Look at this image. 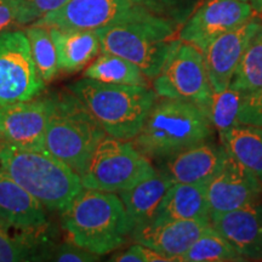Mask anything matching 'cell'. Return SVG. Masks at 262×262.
I'll return each instance as SVG.
<instances>
[{"mask_svg": "<svg viewBox=\"0 0 262 262\" xmlns=\"http://www.w3.org/2000/svg\"><path fill=\"white\" fill-rule=\"evenodd\" d=\"M61 226L68 241L98 256L119 249L133 231L117 193L85 187L61 212Z\"/></svg>", "mask_w": 262, "mask_h": 262, "instance_id": "6da1fadb", "label": "cell"}, {"mask_svg": "<svg viewBox=\"0 0 262 262\" xmlns=\"http://www.w3.org/2000/svg\"><path fill=\"white\" fill-rule=\"evenodd\" d=\"M0 171L34 196L50 212H61L83 189L80 175L47 149L22 148L4 142Z\"/></svg>", "mask_w": 262, "mask_h": 262, "instance_id": "7a4b0ae2", "label": "cell"}, {"mask_svg": "<svg viewBox=\"0 0 262 262\" xmlns=\"http://www.w3.org/2000/svg\"><path fill=\"white\" fill-rule=\"evenodd\" d=\"M182 25L160 14L98 29L101 52L130 61L153 80L181 44Z\"/></svg>", "mask_w": 262, "mask_h": 262, "instance_id": "3957f363", "label": "cell"}, {"mask_svg": "<svg viewBox=\"0 0 262 262\" xmlns=\"http://www.w3.org/2000/svg\"><path fill=\"white\" fill-rule=\"evenodd\" d=\"M106 135L134 140L158 100L153 88L108 84L81 78L68 85Z\"/></svg>", "mask_w": 262, "mask_h": 262, "instance_id": "277c9868", "label": "cell"}, {"mask_svg": "<svg viewBox=\"0 0 262 262\" xmlns=\"http://www.w3.org/2000/svg\"><path fill=\"white\" fill-rule=\"evenodd\" d=\"M214 133L202 108L185 101L158 97L140 133L131 141L147 158L159 162L210 140Z\"/></svg>", "mask_w": 262, "mask_h": 262, "instance_id": "5b68a950", "label": "cell"}, {"mask_svg": "<svg viewBox=\"0 0 262 262\" xmlns=\"http://www.w3.org/2000/svg\"><path fill=\"white\" fill-rule=\"evenodd\" d=\"M48 97L45 149L80 175L106 133L68 88Z\"/></svg>", "mask_w": 262, "mask_h": 262, "instance_id": "8992f818", "label": "cell"}, {"mask_svg": "<svg viewBox=\"0 0 262 262\" xmlns=\"http://www.w3.org/2000/svg\"><path fill=\"white\" fill-rule=\"evenodd\" d=\"M156 171L150 159L136 148L133 141L106 135L95 148L80 180L85 188L119 193Z\"/></svg>", "mask_w": 262, "mask_h": 262, "instance_id": "52a82bcc", "label": "cell"}, {"mask_svg": "<svg viewBox=\"0 0 262 262\" xmlns=\"http://www.w3.org/2000/svg\"><path fill=\"white\" fill-rule=\"evenodd\" d=\"M152 81L153 90L159 97L193 103L208 113L214 90L202 51L194 45L181 41Z\"/></svg>", "mask_w": 262, "mask_h": 262, "instance_id": "ba28073f", "label": "cell"}, {"mask_svg": "<svg viewBox=\"0 0 262 262\" xmlns=\"http://www.w3.org/2000/svg\"><path fill=\"white\" fill-rule=\"evenodd\" d=\"M152 14L158 12L152 8L149 0H68L62 8L32 25L98 31Z\"/></svg>", "mask_w": 262, "mask_h": 262, "instance_id": "9c48e42d", "label": "cell"}, {"mask_svg": "<svg viewBox=\"0 0 262 262\" xmlns=\"http://www.w3.org/2000/svg\"><path fill=\"white\" fill-rule=\"evenodd\" d=\"M45 89L22 29L0 34V106L39 96Z\"/></svg>", "mask_w": 262, "mask_h": 262, "instance_id": "30bf717a", "label": "cell"}, {"mask_svg": "<svg viewBox=\"0 0 262 262\" xmlns=\"http://www.w3.org/2000/svg\"><path fill=\"white\" fill-rule=\"evenodd\" d=\"M254 14L250 3L242 0H204L181 26L179 38L203 51L212 40L243 25Z\"/></svg>", "mask_w": 262, "mask_h": 262, "instance_id": "8fae6325", "label": "cell"}, {"mask_svg": "<svg viewBox=\"0 0 262 262\" xmlns=\"http://www.w3.org/2000/svg\"><path fill=\"white\" fill-rule=\"evenodd\" d=\"M261 25V19L254 15L243 25L216 38L202 51L214 93H221L231 85L239 62Z\"/></svg>", "mask_w": 262, "mask_h": 262, "instance_id": "7c38bea8", "label": "cell"}, {"mask_svg": "<svg viewBox=\"0 0 262 262\" xmlns=\"http://www.w3.org/2000/svg\"><path fill=\"white\" fill-rule=\"evenodd\" d=\"M48 114V95L0 106V137L22 148L45 149Z\"/></svg>", "mask_w": 262, "mask_h": 262, "instance_id": "4fadbf2b", "label": "cell"}, {"mask_svg": "<svg viewBox=\"0 0 262 262\" xmlns=\"http://www.w3.org/2000/svg\"><path fill=\"white\" fill-rule=\"evenodd\" d=\"M261 194L262 183L229 153L220 171L206 185L210 212L234 210L258 202Z\"/></svg>", "mask_w": 262, "mask_h": 262, "instance_id": "5bb4252c", "label": "cell"}, {"mask_svg": "<svg viewBox=\"0 0 262 262\" xmlns=\"http://www.w3.org/2000/svg\"><path fill=\"white\" fill-rule=\"evenodd\" d=\"M211 228L210 220L149 221L134 228L130 237L169 261H180L196 239Z\"/></svg>", "mask_w": 262, "mask_h": 262, "instance_id": "9a60e30c", "label": "cell"}, {"mask_svg": "<svg viewBox=\"0 0 262 262\" xmlns=\"http://www.w3.org/2000/svg\"><path fill=\"white\" fill-rule=\"evenodd\" d=\"M228 152L225 146L206 140L159 160V170L172 182L208 185L224 165Z\"/></svg>", "mask_w": 262, "mask_h": 262, "instance_id": "2e32d148", "label": "cell"}, {"mask_svg": "<svg viewBox=\"0 0 262 262\" xmlns=\"http://www.w3.org/2000/svg\"><path fill=\"white\" fill-rule=\"evenodd\" d=\"M212 228L233 245L247 260H262V203L234 210L211 212Z\"/></svg>", "mask_w": 262, "mask_h": 262, "instance_id": "e0dca14e", "label": "cell"}, {"mask_svg": "<svg viewBox=\"0 0 262 262\" xmlns=\"http://www.w3.org/2000/svg\"><path fill=\"white\" fill-rule=\"evenodd\" d=\"M0 222L21 232L45 231L47 209L40 202L0 171Z\"/></svg>", "mask_w": 262, "mask_h": 262, "instance_id": "ac0fdd59", "label": "cell"}, {"mask_svg": "<svg viewBox=\"0 0 262 262\" xmlns=\"http://www.w3.org/2000/svg\"><path fill=\"white\" fill-rule=\"evenodd\" d=\"M57 52L58 70L75 73L84 70L101 54V42L96 31L49 27Z\"/></svg>", "mask_w": 262, "mask_h": 262, "instance_id": "d6986e66", "label": "cell"}, {"mask_svg": "<svg viewBox=\"0 0 262 262\" xmlns=\"http://www.w3.org/2000/svg\"><path fill=\"white\" fill-rule=\"evenodd\" d=\"M206 185L173 182L152 221L210 220Z\"/></svg>", "mask_w": 262, "mask_h": 262, "instance_id": "ffe728a7", "label": "cell"}, {"mask_svg": "<svg viewBox=\"0 0 262 262\" xmlns=\"http://www.w3.org/2000/svg\"><path fill=\"white\" fill-rule=\"evenodd\" d=\"M172 183L168 176L157 170L156 173L142 180L134 187L118 193L133 229L155 219L164 195Z\"/></svg>", "mask_w": 262, "mask_h": 262, "instance_id": "44dd1931", "label": "cell"}, {"mask_svg": "<svg viewBox=\"0 0 262 262\" xmlns=\"http://www.w3.org/2000/svg\"><path fill=\"white\" fill-rule=\"evenodd\" d=\"M9 229L12 228L0 222V262L50 260L55 245L45 237L44 231L21 232L16 235Z\"/></svg>", "mask_w": 262, "mask_h": 262, "instance_id": "7402d4cb", "label": "cell"}, {"mask_svg": "<svg viewBox=\"0 0 262 262\" xmlns=\"http://www.w3.org/2000/svg\"><path fill=\"white\" fill-rule=\"evenodd\" d=\"M221 143L262 183V126H233L225 134Z\"/></svg>", "mask_w": 262, "mask_h": 262, "instance_id": "603a6c76", "label": "cell"}, {"mask_svg": "<svg viewBox=\"0 0 262 262\" xmlns=\"http://www.w3.org/2000/svg\"><path fill=\"white\" fill-rule=\"evenodd\" d=\"M84 77L101 83L120 85L148 86L149 81L140 68L130 61L107 52H101L100 56L85 68Z\"/></svg>", "mask_w": 262, "mask_h": 262, "instance_id": "cb8c5ba5", "label": "cell"}, {"mask_svg": "<svg viewBox=\"0 0 262 262\" xmlns=\"http://www.w3.org/2000/svg\"><path fill=\"white\" fill-rule=\"evenodd\" d=\"M24 31L31 47L32 57L38 74L45 85L51 83L60 70L56 47L51 38L50 29L40 25H28Z\"/></svg>", "mask_w": 262, "mask_h": 262, "instance_id": "d4e9b609", "label": "cell"}, {"mask_svg": "<svg viewBox=\"0 0 262 262\" xmlns=\"http://www.w3.org/2000/svg\"><path fill=\"white\" fill-rule=\"evenodd\" d=\"M227 239L216 232L214 228L202 234L192 247L182 255V262H222L245 261Z\"/></svg>", "mask_w": 262, "mask_h": 262, "instance_id": "484cf974", "label": "cell"}, {"mask_svg": "<svg viewBox=\"0 0 262 262\" xmlns=\"http://www.w3.org/2000/svg\"><path fill=\"white\" fill-rule=\"evenodd\" d=\"M248 96L249 94L232 86L212 95L210 107L206 114L220 140L229 129L239 125V113Z\"/></svg>", "mask_w": 262, "mask_h": 262, "instance_id": "4316f807", "label": "cell"}, {"mask_svg": "<svg viewBox=\"0 0 262 262\" xmlns=\"http://www.w3.org/2000/svg\"><path fill=\"white\" fill-rule=\"evenodd\" d=\"M229 86L249 95L262 89V25L249 42Z\"/></svg>", "mask_w": 262, "mask_h": 262, "instance_id": "83f0119b", "label": "cell"}, {"mask_svg": "<svg viewBox=\"0 0 262 262\" xmlns=\"http://www.w3.org/2000/svg\"><path fill=\"white\" fill-rule=\"evenodd\" d=\"M204 0H149L152 8L166 17L183 25L192 12Z\"/></svg>", "mask_w": 262, "mask_h": 262, "instance_id": "f1b7e54d", "label": "cell"}, {"mask_svg": "<svg viewBox=\"0 0 262 262\" xmlns=\"http://www.w3.org/2000/svg\"><path fill=\"white\" fill-rule=\"evenodd\" d=\"M28 25L29 19L22 0H0V34Z\"/></svg>", "mask_w": 262, "mask_h": 262, "instance_id": "f546056e", "label": "cell"}, {"mask_svg": "<svg viewBox=\"0 0 262 262\" xmlns=\"http://www.w3.org/2000/svg\"><path fill=\"white\" fill-rule=\"evenodd\" d=\"M50 260L58 262H94L100 260V256L74 244L73 242L67 241L55 245Z\"/></svg>", "mask_w": 262, "mask_h": 262, "instance_id": "4dcf8cb0", "label": "cell"}, {"mask_svg": "<svg viewBox=\"0 0 262 262\" xmlns=\"http://www.w3.org/2000/svg\"><path fill=\"white\" fill-rule=\"evenodd\" d=\"M110 261L117 262H169V258L140 243H134L125 250L114 254Z\"/></svg>", "mask_w": 262, "mask_h": 262, "instance_id": "1f68e13d", "label": "cell"}, {"mask_svg": "<svg viewBox=\"0 0 262 262\" xmlns=\"http://www.w3.org/2000/svg\"><path fill=\"white\" fill-rule=\"evenodd\" d=\"M239 125L262 126V89L250 94L239 113Z\"/></svg>", "mask_w": 262, "mask_h": 262, "instance_id": "d6a6232c", "label": "cell"}, {"mask_svg": "<svg viewBox=\"0 0 262 262\" xmlns=\"http://www.w3.org/2000/svg\"><path fill=\"white\" fill-rule=\"evenodd\" d=\"M68 0H22L26 12H27L29 25L34 24L51 12L62 8Z\"/></svg>", "mask_w": 262, "mask_h": 262, "instance_id": "836d02e7", "label": "cell"}, {"mask_svg": "<svg viewBox=\"0 0 262 262\" xmlns=\"http://www.w3.org/2000/svg\"><path fill=\"white\" fill-rule=\"evenodd\" d=\"M255 15H262V0H249Z\"/></svg>", "mask_w": 262, "mask_h": 262, "instance_id": "e575fe53", "label": "cell"}, {"mask_svg": "<svg viewBox=\"0 0 262 262\" xmlns=\"http://www.w3.org/2000/svg\"><path fill=\"white\" fill-rule=\"evenodd\" d=\"M3 143H4V141L2 140V137H0V149H2V146H3Z\"/></svg>", "mask_w": 262, "mask_h": 262, "instance_id": "d590c367", "label": "cell"}, {"mask_svg": "<svg viewBox=\"0 0 262 262\" xmlns=\"http://www.w3.org/2000/svg\"><path fill=\"white\" fill-rule=\"evenodd\" d=\"M242 2H247V3H249V0H242Z\"/></svg>", "mask_w": 262, "mask_h": 262, "instance_id": "8d00e7d4", "label": "cell"}]
</instances>
